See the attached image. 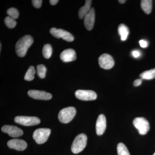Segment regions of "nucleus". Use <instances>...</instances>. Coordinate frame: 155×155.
<instances>
[{
  "label": "nucleus",
  "mask_w": 155,
  "mask_h": 155,
  "mask_svg": "<svg viewBox=\"0 0 155 155\" xmlns=\"http://www.w3.org/2000/svg\"><path fill=\"white\" fill-rule=\"evenodd\" d=\"M33 43V38L31 35H25L19 39L16 43L15 47L17 55L21 58L24 57Z\"/></svg>",
  "instance_id": "nucleus-1"
},
{
  "label": "nucleus",
  "mask_w": 155,
  "mask_h": 155,
  "mask_svg": "<svg viewBox=\"0 0 155 155\" xmlns=\"http://www.w3.org/2000/svg\"><path fill=\"white\" fill-rule=\"evenodd\" d=\"M87 139V137L84 134H81L77 136L71 146L72 152L77 154L82 151L86 147Z\"/></svg>",
  "instance_id": "nucleus-2"
},
{
  "label": "nucleus",
  "mask_w": 155,
  "mask_h": 155,
  "mask_svg": "<svg viewBox=\"0 0 155 155\" xmlns=\"http://www.w3.org/2000/svg\"><path fill=\"white\" fill-rule=\"evenodd\" d=\"M76 113V110L74 107H69L64 108L59 112L58 119L62 123H69L74 118Z\"/></svg>",
  "instance_id": "nucleus-3"
},
{
  "label": "nucleus",
  "mask_w": 155,
  "mask_h": 155,
  "mask_svg": "<svg viewBox=\"0 0 155 155\" xmlns=\"http://www.w3.org/2000/svg\"><path fill=\"white\" fill-rule=\"evenodd\" d=\"M51 132L49 128H38L34 132L33 138L38 144H42L48 140Z\"/></svg>",
  "instance_id": "nucleus-4"
},
{
  "label": "nucleus",
  "mask_w": 155,
  "mask_h": 155,
  "mask_svg": "<svg viewBox=\"0 0 155 155\" xmlns=\"http://www.w3.org/2000/svg\"><path fill=\"white\" fill-rule=\"evenodd\" d=\"M133 125L141 135H145L150 129L149 123L143 117H137L134 120Z\"/></svg>",
  "instance_id": "nucleus-5"
},
{
  "label": "nucleus",
  "mask_w": 155,
  "mask_h": 155,
  "mask_svg": "<svg viewBox=\"0 0 155 155\" xmlns=\"http://www.w3.org/2000/svg\"><path fill=\"white\" fill-rule=\"evenodd\" d=\"M16 123L24 126H33L40 123L39 118L35 116H17L14 119Z\"/></svg>",
  "instance_id": "nucleus-6"
},
{
  "label": "nucleus",
  "mask_w": 155,
  "mask_h": 155,
  "mask_svg": "<svg viewBox=\"0 0 155 155\" xmlns=\"http://www.w3.org/2000/svg\"><path fill=\"white\" fill-rule=\"evenodd\" d=\"M51 34L58 38H62L64 40L68 42H72L74 40V38L71 33L64 29H57L52 28L50 29Z\"/></svg>",
  "instance_id": "nucleus-7"
},
{
  "label": "nucleus",
  "mask_w": 155,
  "mask_h": 155,
  "mask_svg": "<svg viewBox=\"0 0 155 155\" xmlns=\"http://www.w3.org/2000/svg\"><path fill=\"white\" fill-rule=\"evenodd\" d=\"M75 96L78 99L84 101H93L97 97L96 93L91 90H78L75 91Z\"/></svg>",
  "instance_id": "nucleus-8"
},
{
  "label": "nucleus",
  "mask_w": 155,
  "mask_h": 155,
  "mask_svg": "<svg viewBox=\"0 0 155 155\" xmlns=\"http://www.w3.org/2000/svg\"><path fill=\"white\" fill-rule=\"evenodd\" d=\"M99 64L101 68L105 69H110L114 67L115 62L112 56L107 54L101 55L98 59Z\"/></svg>",
  "instance_id": "nucleus-9"
},
{
  "label": "nucleus",
  "mask_w": 155,
  "mask_h": 155,
  "mask_svg": "<svg viewBox=\"0 0 155 155\" xmlns=\"http://www.w3.org/2000/svg\"><path fill=\"white\" fill-rule=\"evenodd\" d=\"M2 130L4 133L8 134L10 136L13 137H19L23 134V131L20 128L13 125H4L2 127Z\"/></svg>",
  "instance_id": "nucleus-10"
},
{
  "label": "nucleus",
  "mask_w": 155,
  "mask_h": 155,
  "mask_svg": "<svg viewBox=\"0 0 155 155\" xmlns=\"http://www.w3.org/2000/svg\"><path fill=\"white\" fill-rule=\"evenodd\" d=\"M28 94L31 97L36 100H49L52 97L51 94L47 92L35 90H29Z\"/></svg>",
  "instance_id": "nucleus-11"
},
{
  "label": "nucleus",
  "mask_w": 155,
  "mask_h": 155,
  "mask_svg": "<svg viewBox=\"0 0 155 155\" xmlns=\"http://www.w3.org/2000/svg\"><path fill=\"white\" fill-rule=\"evenodd\" d=\"M10 148L13 149L18 151H23L27 148V144L26 142L22 140L14 139L11 140L7 143Z\"/></svg>",
  "instance_id": "nucleus-12"
},
{
  "label": "nucleus",
  "mask_w": 155,
  "mask_h": 155,
  "mask_svg": "<svg viewBox=\"0 0 155 155\" xmlns=\"http://www.w3.org/2000/svg\"><path fill=\"white\" fill-rule=\"evenodd\" d=\"M106 119L105 116L103 114H101L98 117L96 124V130L98 135H102L106 129Z\"/></svg>",
  "instance_id": "nucleus-13"
},
{
  "label": "nucleus",
  "mask_w": 155,
  "mask_h": 155,
  "mask_svg": "<svg viewBox=\"0 0 155 155\" xmlns=\"http://www.w3.org/2000/svg\"><path fill=\"white\" fill-rule=\"evenodd\" d=\"M95 18V10L94 8H92L84 18V26L87 30H91L93 28Z\"/></svg>",
  "instance_id": "nucleus-14"
},
{
  "label": "nucleus",
  "mask_w": 155,
  "mask_h": 155,
  "mask_svg": "<svg viewBox=\"0 0 155 155\" xmlns=\"http://www.w3.org/2000/svg\"><path fill=\"white\" fill-rule=\"evenodd\" d=\"M60 58L64 62H69L75 61L76 54L75 51L72 49H68L63 51L60 55Z\"/></svg>",
  "instance_id": "nucleus-15"
},
{
  "label": "nucleus",
  "mask_w": 155,
  "mask_h": 155,
  "mask_svg": "<svg viewBox=\"0 0 155 155\" xmlns=\"http://www.w3.org/2000/svg\"><path fill=\"white\" fill-rule=\"evenodd\" d=\"M92 1L86 0L85 1V5L79 9L78 11V17L80 19H83L88 14L90 11L91 7Z\"/></svg>",
  "instance_id": "nucleus-16"
},
{
  "label": "nucleus",
  "mask_w": 155,
  "mask_h": 155,
  "mask_svg": "<svg viewBox=\"0 0 155 155\" xmlns=\"http://www.w3.org/2000/svg\"><path fill=\"white\" fill-rule=\"evenodd\" d=\"M118 32L122 41L126 40L129 35V30L128 27L124 24H121L118 27Z\"/></svg>",
  "instance_id": "nucleus-17"
},
{
  "label": "nucleus",
  "mask_w": 155,
  "mask_h": 155,
  "mask_svg": "<svg viewBox=\"0 0 155 155\" xmlns=\"http://www.w3.org/2000/svg\"><path fill=\"white\" fill-rule=\"evenodd\" d=\"M152 2L151 0H142L141 1V7L146 14H149L151 13L152 8Z\"/></svg>",
  "instance_id": "nucleus-18"
},
{
  "label": "nucleus",
  "mask_w": 155,
  "mask_h": 155,
  "mask_svg": "<svg viewBox=\"0 0 155 155\" xmlns=\"http://www.w3.org/2000/svg\"><path fill=\"white\" fill-rule=\"evenodd\" d=\"M142 79L151 80L155 78V68L144 71L140 75Z\"/></svg>",
  "instance_id": "nucleus-19"
},
{
  "label": "nucleus",
  "mask_w": 155,
  "mask_h": 155,
  "mask_svg": "<svg viewBox=\"0 0 155 155\" xmlns=\"http://www.w3.org/2000/svg\"><path fill=\"white\" fill-rule=\"evenodd\" d=\"M117 150L118 155H130L127 147L122 143H118Z\"/></svg>",
  "instance_id": "nucleus-20"
},
{
  "label": "nucleus",
  "mask_w": 155,
  "mask_h": 155,
  "mask_svg": "<svg viewBox=\"0 0 155 155\" xmlns=\"http://www.w3.org/2000/svg\"><path fill=\"white\" fill-rule=\"evenodd\" d=\"M35 70L34 67L31 66L29 67L27 72L25 73L24 79L27 81H31L33 80L35 74Z\"/></svg>",
  "instance_id": "nucleus-21"
},
{
  "label": "nucleus",
  "mask_w": 155,
  "mask_h": 155,
  "mask_svg": "<svg viewBox=\"0 0 155 155\" xmlns=\"http://www.w3.org/2000/svg\"><path fill=\"white\" fill-rule=\"evenodd\" d=\"M44 57L46 59L51 58L52 54V48L50 44L45 45L42 50Z\"/></svg>",
  "instance_id": "nucleus-22"
},
{
  "label": "nucleus",
  "mask_w": 155,
  "mask_h": 155,
  "mask_svg": "<svg viewBox=\"0 0 155 155\" xmlns=\"http://www.w3.org/2000/svg\"><path fill=\"white\" fill-rule=\"evenodd\" d=\"M38 75L41 78H44L45 77L47 69L44 65L42 64L39 65L37 67Z\"/></svg>",
  "instance_id": "nucleus-23"
},
{
  "label": "nucleus",
  "mask_w": 155,
  "mask_h": 155,
  "mask_svg": "<svg viewBox=\"0 0 155 155\" xmlns=\"http://www.w3.org/2000/svg\"><path fill=\"white\" fill-rule=\"evenodd\" d=\"M5 22L6 26L10 28H14L17 25V22L15 19L11 18L9 16L5 18Z\"/></svg>",
  "instance_id": "nucleus-24"
},
{
  "label": "nucleus",
  "mask_w": 155,
  "mask_h": 155,
  "mask_svg": "<svg viewBox=\"0 0 155 155\" xmlns=\"http://www.w3.org/2000/svg\"><path fill=\"white\" fill-rule=\"evenodd\" d=\"M7 14L9 17L13 18L14 19H17L19 17V12L17 9L15 8H10L7 11Z\"/></svg>",
  "instance_id": "nucleus-25"
},
{
  "label": "nucleus",
  "mask_w": 155,
  "mask_h": 155,
  "mask_svg": "<svg viewBox=\"0 0 155 155\" xmlns=\"http://www.w3.org/2000/svg\"><path fill=\"white\" fill-rule=\"evenodd\" d=\"M32 5L35 8H40L41 7L42 1V0H33L31 1Z\"/></svg>",
  "instance_id": "nucleus-26"
},
{
  "label": "nucleus",
  "mask_w": 155,
  "mask_h": 155,
  "mask_svg": "<svg viewBox=\"0 0 155 155\" xmlns=\"http://www.w3.org/2000/svg\"><path fill=\"white\" fill-rule=\"evenodd\" d=\"M139 44L141 48H146L148 46V43L147 41L144 40H141L139 41Z\"/></svg>",
  "instance_id": "nucleus-27"
},
{
  "label": "nucleus",
  "mask_w": 155,
  "mask_h": 155,
  "mask_svg": "<svg viewBox=\"0 0 155 155\" xmlns=\"http://www.w3.org/2000/svg\"><path fill=\"white\" fill-rule=\"evenodd\" d=\"M142 82V79H136V80L134 81V85L136 87L140 86V85L141 84Z\"/></svg>",
  "instance_id": "nucleus-28"
},
{
  "label": "nucleus",
  "mask_w": 155,
  "mask_h": 155,
  "mask_svg": "<svg viewBox=\"0 0 155 155\" xmlns=\"http://www.w3.org/2000/svg\"><path fill=\"white\" fill-rule=\"evenodd\" d=\"M132 54L134 58H138L140 56V53L138 51H132Z\"/></svg>",
  "instance_id": "nucleus-29"
},
{
  "label": "nucleus",
  "mask_w": 155,
  "mask_h": 155,
  "mask_svg": "<svg viewBox=\"0 0 155 155\" xmlns=\"http://www.w3.org/2000/svg\"><path fill=\"white\" fill-rule=\"evenodd\" d=\"M59 1L58 0H51L50 1V3L52 5H55L58 4Z\"/></svg>",
  "instance_id": "nucleus-30"
},
{
  "label": "nucleus",
  "mask_w": 155,
  "mask_h": 155,
  "mask_svg": "<svg viewBox=\"0 0 155 155\" xmlns=\"http://www.w3.org/2000/svg\"><path fill=\"white\" fill-rule=\"evenodd\" d=\"M119 3H121V4H124L126 2V1L125 0H119Z\"/></svg>",
  "instance_id": "nucleus-31"
},
{
  "label": "nucleus",
  "mask_w": 155,
  "mask_h": 155,
  "mask_svg": "<svg viewBox=\"0 0 155 155\" xmlns=\"http://www.w3.org/2000/svg\"><path fill=\"white\" fill-rule=\"evenodd\" d=\"M0 46H1V47H0V48H1V49H0V51H1V50H2V44H1V43L0 44Z\"/></svg>",
  "instance_id": "nucleus-32"
},
{
  "label": "nucleus",
  "mask_w": 155,
  "mask_h": 155,
  "mask_svg": "<svg viewBox=\"0 0 155 155\" xmlns=\"http://www.w3.org/2000/svg\"><path fill=\"white\" fill-rule=\"evenodd\" d=\"M153 155H155V153H154L153 154Z\"/></svg>",
  "instance_id": "nucleus-33"
}]
</instances>
